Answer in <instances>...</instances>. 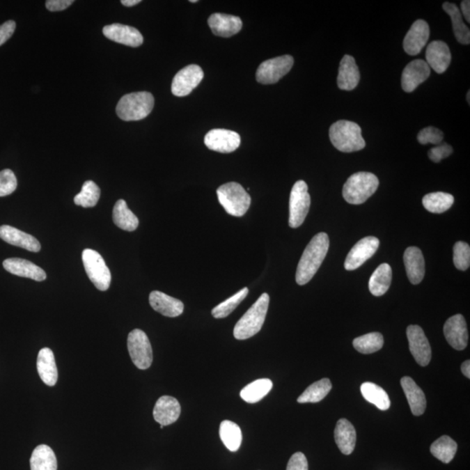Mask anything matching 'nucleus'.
Masks as SVG:
<instances>
[{
    "label": "nucleus",
    "instance_id": "30",
    "mask_svg": "<svg viewBox=\"0 0 470 470\" xmlns=\"http://www.w3.org/2000/svg\"><path fill=\"white\" fill-rule=\"evenodd\" d=\"M392 281V269L389 264L383 263L376 268L369 279L368 288L375 296H382L389 290Z\"/></svg>",
    "mask_w": 470,
    "mask_h": 470
},
{
    "label": "nucleus",
    "instance_id": "45",
    "mask_svg": "<svg viewBox=\"0 0 470 470\" xmlns=\"http://www.w3.org/2000/svg\"><path fill=\"white\" fill-rule=\"evenodd\" d=\"M17 187V178L12 170L5 169L0 172V197L12 194Z\"/></svg>",
    "mask_w": 470,
    "mask_h": 470
},
{
    "label": "nucleus",
    "instance_id": "11",
    "mask_svg": "<svg viewBox=\"0 0 470 470\" xmlns=\"http://www.w3.org/2000/svg\"><path fill=\"white\" fill-rule=\"evenodd\" d=\"M204 78L203 70L197 65H189L181 69L174 76L172 93L177 97L189 95Z\"/></svg>",
    "mask_w": 470,
    "mask_h": 470
},
{
    "label": "nucleus",
    "instance_id": "33",
    "mask_svg": "<svg viewBox=\"0 0 470 470\" xmlns=\"http://www.w3.org/2000/svg\"><path fill=\"white\" fill-rule=\"evenodd\" d=\"M442 7L451 17L456 40L462 45H469L470 43L469 28L463 23L462 13H460L458 6L455 3L445 2Z\"/></svg>",
    "mask_w": 470,
    "mask_h": 470
},
{
    "label": "nucleus",
    "instance_id": "34",
    "mask_svg": "<svg viewBox=\"0 0 470 470\" xmlns=\"http://www.w3.org/2000/svg\"><path fill=\"white\" fill-rule=\"evenodd\" d=\"M219 437L226 448L236 452L242 445V432L240 428L231 421H223L219 426Z\"/></svg>",
    "mask_w": 470,
    "mask_h": 470
},
{
    "label": "nucleus",
    "instance_id": "28",
    "mask_svg": "<svg viewBox=\"0 0 470 470\" xmlns=\"http://www.w3.org/2000/svg\"><path fill=\"white\" fill-rule=\"evenodd\" d=\"M400 385H402L403 391L405 393L414 416H421L427 407L426 397H425L423 390L409 376H405L400 379Z\"/></svg>",
    "mask_w": 470,
    "mask_h": 470
},
{
    "label": "nucleus",
    "instance_id": "27",
    "mask_svg": "<svg viewBox=\"0 0 470 470\" xmlns=\"http://www.w3.org/2000/svg\"><path fill=\"white\" fill-rule=\"evenodd\" d=\"M37 368L42 381L47 386H54L58 381V368L54 352L44 347L38 354Z\"/></svg>",
    "mask_w": 470,
    "mask_h": 470
},
{
    "label": "nucleus",
    "instance_id": "9",
    "mask_svg": "<svg viewBox=\"0 0 470 470\" xmlns=\"http://www.w3.org/2000/svg\"><path fill=\"white\" fill-rule=\"evenodd\" d=\"M127 348L134 364L139 369L145 370L151 367L152 350L148 336L141 329L132 330L128 334Z\"/></svg>",
    "mask_w": 470,
    "mask_h": 470
},
{
    "label": "nucleus",
    "instance_id": "50",
    "mask_svg": "<svg viewBox=\"0 0 470 470\" xmlns=\"http://www.w3.org/2000/svg\"><path fill=\"white\" fill-rule=\"evenodd\" d=\"M462 10L463 16H464L468 23L470 22V1L469 0H464L461 3Z\"/></svg>",
    "mask_w": 470,
    "mask_h": 470
},
{
    "label": "nucleus",
    "instance_id": "44",
    "mask_svg": "<svg viewBox=\"0 0 470 470\" xmlns=\"http://www.w3.org/2000/svg\"><path fill=\"white\" fill-rule=\"evenodd\" d=\"M444 134L440 129L428 127L423 129L417 136V141L421 145H440L444 141Z\"/></svg>",
    "mask_w": 470,
    "mask_h": 470
},
{
    "label": "nucleus",
    "instance_id": "41",
    "mask_svg": "<svg viewBox=\"0 0 470 470\" xmlns=\"http://www.w3.org/2000/svg\"><path fill=\"white\" fill-rule=\"evenodd\" d=\"M100 189L93 180H87L84 183L80 193L75 197V203L83 207H93L99 201Z\"/></svg>",
    "mask_w": 470,
    "mask_h": 470
},
{
    "label": "nucleus",
    "instance_id": "12",
    "mask_svg": "<svg viewBox=\"0 0 470 470\" xmlns=\"http://www.w3.org/2000/svg\"><path fill=\"white\" fill-rule=\"evenodd\" d=\"M379 245V240L374 236L365 237L359 240L347 254L344 263L345 269L347 271L357 269L374 256Z\"/></svg>",
    "mask_w": 470,
    "mask_h": 470
},
{
    "label": "nucleus",
    "instance_id": "20",
    "mask_svg": "<svg viewBox=\"0 0 470 470\" xmlns=\"http://www.w3.org/2000/svg\"><path fill=\"white\" fill-rule=\"evenodd\" d=\"M181 413L180 402L176 398L164 395L157 400L153 409V418L160 425L169 426L179 419Z\"/></svg>",
    "mask_w": 470,
    "mask_h": 470
},
{
    "label": "nucleus",
    "instance_id": "4",
    "mask_svg": "<svg viewBox=\"0 0 470 470\" xmlns=\"http://www.w3.org/2000/svg\"><path fill=\"white\" fill-rule=\"evenodd\" d=\"M155 106V97L148 92L125 94L117 104L118 116L124 121L141 120L148 116Z\"/></svg>",
    "mask_w": 470,
    "mask_h": 470
},
{
    "label": "nucleus",
    "instance_id": "47",
    "mask_svg": "<svg viewBox=\"0 0 470 470\" xmlns=\"http://www.w3.org/2000/svg\"><path fill=\"white\" fill-rule=\"evenodd\" d=\"M285 470H308V460L301 452L295 453L289 459Z\"/></svg>",
    "mask_w": 470,
    "mask_h": 470
},
{
    "label": "nucleus",
    "instance_id": "32",
    "mask_svg": "<svg viewBox=\"0 0 470 470\" xmlns=\"http://www.w3.org/2000/svg\"><path fill=\"white\" fill-rule=\"evenodd\" d=\"M113 219L114 224L125 231H134L139 226L137 216L128 208L124 200H118L114 205Z\"/></svg>",
    "mask_w": 470,
    "mask_h": 470
},
{
    "label": "nucleus",
    "instance_id": "17",
    "mask_svg": "<svg viewBox=\"0 0 470 470\" xmlns=\"http://www.w3.org/2000/svg\"><path fill=\"white\" fill-rule=\"evenodd\" d=\"M430 75V68L423 59L411 61L403 70L402 87L404 92L412 93Z\"/></svg>",
    "mask_w": 470,
    "mask_h": 470
},
{
    "label": "nucleus",
    "instance_id": "13",
    "mask_svg": "<svg viewBox=\"0 0 470 470\" xmlns=\"http://www.w3.org/2000/svg\"><path fill=\"white\" fill-rule=\"evenodd\" d=\"M409 350L418 364L426 367L431 361L432 352L430 343L420 326L410 325L407 329Z\"/></svg>",
    "mask_w": 470,
    "mask_h": 470
},
{
    "label": "nucleus",
    "instance_id": "6",
    "mask_svg": "<svg viewBox=\"0 0 470 470\" xmlns=\"http://www.w3.org/2000/svg\"><path fill=\"white\" fill-rule=\"evenodd\" d=\"M219 204L226 212L235 217L245 215L251 205V197L244 189L242 185L229 182L219 187L217 189Z\"/></svg>",
    "mask_w": 470,
    "mask_h": 470
},
{
    "label": "nucleus",
    "instance_id": "26",
    "mask_svg": "<svg viewBox=\"0 0 470 470\" xmlns=\"http://www.w3.org/2000/svg\"><path fill=\"white\" fill-rule=\"evenodd\" d=\"M361 75L355 59L350 55H345L340 63L337 77L338 87L340 90L352 91L360 82Z\"/></svg>",
    "mask_w": 470,
    "mask_h": 470
},
{
    "label": "nucleus",
    "instance_id": "38",
    "mask_svg": "<svg viewBox=\"0 0 470 470\" xmlns=\"http://www.w3.org/2000/svg\"><path fill=\"white\" fill-rule=\"evenodd\" d=\"M331 389H332V383H331L329 379L324 378L320 379V381L310 385L299 396L297 402L299 403L319 402L329 395Z\"/></svg>",
    "mask_w": 470,
    "mask_h": 470
},
{
    "label": "nucleus",
    "instance_id": "35",
    "mask_svg": "<svg viewBox=\"0 0 470 470\" xmlns=\"http://www.w3.org/2000/svg\"><path fill=\"white\" fill-rule=\"evenodd\" d=\"M273 388V382L269 379H256L246 385L242 391L240 397L247 403H256L263 400Z\"/></svg>",
    "mask_w": 470,
    "mask_h": 470
},
{
    "label": "nucleus",
    "instance_id": "5",
    "mask_svg": "<svg viewBox=\"0 0 470 470\" xmlns=\"http://www.w3.org/2000/svg\"><path fill=\"white\" fill-rule=\"evenodd\" d=\"M379 187L378 178L374 173L359 172L348 178L344 184V200L352 205H361L371 197Z\"/></svg>",
    "mask_w": 470,
    "mask_h": 470
},
{
    "label": "nucleus",
    "instance_id": "22",
    "mask_svg": "<svg viewBox=\"0 0 470 470\" xmlns=\"http://www.w3.org/2000/svg\"><path fill=\"white\" fill-rule=\"evenodd\" d=\"M426 59L428 66L439 75L446 72L451 62V52L448 45L440 40L431 42L427 47Z\"/></svg>",
    "mask_w": 470,
    "mask_h": 470
},
{
    "label": "nucleus",
    "instance_id": "39",
    "mask_svg": "<svg viewBox=\"0 0 470 470\" xmlns=\"http://www.w3.org/2000/svg\"><path fill=\"white\" fill-rule=\"evenodd\" d=\"M457 451V444L448 435H444L431 445L430 452L435 458L444 463H449Z\"/></svg>",
    "mask_w": 470,
    "mask_h": 470
},
{
    "label": "nucleus",
    "instance_id": "43",
    "mask_svg": "<svg viewBox=\"0 0 470 470\" xmlns=\"http://www.w3.org/2000/svg\"><path fill=\"white\" fill-rule=\"evenodd\" d=\"M454 264L459 270L468 269L470 266V247L468 243L458 242L455 244Z\"/></svg>",
    "mask_w": 470,
    "mask_h": 470
},
{
    "label": "nucleus",
    "instance_id": "49",
    "mask_svg": "<svg viewBox=\"0 0 470 470\" xmlns=\"http://www.w3.org/2000/svg\"><path fill=\"white\" fill-rule=\"evenodd\" d=\"M73 3L72 0H47L45 6L51 12H59L65 10Z\"/></svg>",
    "mask_w": 470,
    "mask_h": 470
},
{
    "label": "nucleus",
    "instance_id": "52",
    "mask_svg": "<svg viewBox=\"0 0 470 470\" xmlns=\"http://www.w3.org/2000/svg\"><path fill=\"white\" fill-rule=\"evenodd\" d=\"M141 0H122V5L127 7L134 6L141 3Z\"/></svg>",
    "mask_w": 470,
    "mask_h": 470
},
{
    "label": "nucleus",
    "instance_id": "29",
    "mask_svg": "<svg viewBox=\"0 0 470 470\" xmlns=\"http://www.w3.org/2000/svg\"><path fill=\"white\" fill-rule=\"evenodd\" d=\"M334 440L338 448L344 455H351L357 444V431L347 419L338 421L334 430Z\"/></svg>",
    "mask_w": 470,
    "mask_h": 470
},
{
    "label": "nucleus",
    "instance_id": "48",
    "mask_svg": "<svg viewBox=\"0 0 470 470\" xmlns=\"http://www.w3.org/2000/svg\"><path fill=\"white\" fill-rule=\"evenodd\" d=\"M16 29V23L13 20L6 21L0 26V45L5 44L13 36Z\"/></svg>",
    "mask_w": 470,
    "mask_h": 470
},
{
    "label": "nucleus",
    "instance_id": "7",
    "mask_svg": "<svg viewBox=\"0 0 470 470\" xmlns=\"http://www.w3.org/2000/svg\"><path fill=\"white\" fill-rule=\"evenodd\" d=\"M311 198L304 180H299L292 187L289 200V226L297 228L304 222L308 214Z\"/></svg>",
    "mask_w": 470,
    "mask_h": 470
},
{
    "label": "nucleus",
    "instance_id": "25",
    "mask_svg": "<svg viewBox=\"0 0 470 470\" xmlns=\"http://www.w3.org/2000/svg\"><path fill=\"white\" fill-rule=\"evenodd\" d=\"M149 302L156 312L164 316L177 317L184 311L182 301L160 291H152L149 295Z\"/></svg>",
    "mask_w": 470,
    "mask_h": 470
},
{
    "label": "nucleus",
    "instance_id": "18",
    "mask_svg": "<svg viewBox=\"0 0 470 470\" xmlns=\"http://www.w3.org/2000/svg\"><path fill=\"white\" fill-rule=\"evenodd\" d=\"M103 34L108 40L131 47H138L144 41L139 30L125 24H113L106 26L103 28Z\"/></svg>",
    "mask_w": 470,
    "mask_h": 470
},
{
    "label": "nucleus",
    "instance_id": "37",
    "mask_svg": "<svg viewBox=\"0 0 470 470\" xmlns=\"http://www.w3.org/2000/svg\"><path fill=\"white\" fill-rule=\"evenodd\" d=\"M361 392L368 402L374 404L379 410H388L390 400L388 393L381 386L373 382H364L361 386Z\"/></svg>",
    "mask_w": 470,
    "mask_h": 470
},
{
    "label": "nucleus",
    "instance_id": "36",
    "mask_svg": "<svg viewBox=\"0 0 470 470\" xmlns=\"http://www.w3.org/2000/svg\"><path fill=\"white\" fill-rule=\"evenodd\" d=\"M455 198L452 194L444 193V191H435V193L425 195L423 198V204L425 209L433 214H442L448 211L454 204Z\"/></svg>",
    "mask_w": 470,
    "mask_h": 470
},
{
    "label": "nucleus",
    "instance_id": "24",
    "mask_svg": "<svg viewBox=\"0 0 470 470\" xmlns=\"http://www.w3.org/2000/svg\"><path fill=\"white\" fill-rule=\"evenodd\" d=\"M403 260L411 283H421L425 275V260L420 249L416 246L407 247L404 253Z\"/></svg>",
    "mask_w": 470,
    "mask_h": 470
},
{
    "label": "nucleus",
    "instance_id": "31",
    "mask_svg": "<svg viewBox=\"0 0 470 470\" xmlns=\"http://www.w3.org/2000/svg\"><path fill=\"white\" fill-rule=\"evenodd\" d=\"M31 470H57V458L47 445L35 448L30 459Z\"/></svg>",
    "mask_w": 470,
    "mask_h": 470
},
{
    "label": "nucleus",
    "instance_id": "40",
    "mask_svg": "<svg viewBox=\"0 0 470 470\" xmlns=\"http://www.w3.org/2000/svg\"><path fill=\"white\" fill-rule=\"evenodd\" d=\"M383 344H384V339H383L382 334L378 332L364 334V336L355 338L353 341L355 350L365 354L375 353L382 350Z\"/></svg>",
    "mask_w": 470,
    "mask_h": 470
},
{
    "label": "nucleus",
    "instance_id": "54",
    "mask_svg": "<svg viewBox=\"0 0 470 470\" xmlns=\"http://www.w3.org/2000/svg\"><path fill=\"white\" fill-rule=\"evenodd\" d=\"M190 2L191 3H197L198 1H197V0H191Z\"/></svg>",
    "mask_w": 470,
    "mask_h": 470
},
{
    "label": "nucleus",
    "instance_id": "46",
    "mask_svg": "<svg viewBox=\"0 0 470 470\" xmlns=\"http://www.w3.org/2000/svg\"><path fill=\"white\" fill-rule=\"evenodd\" d=\"M453 153V148L451 146L447 143H441L440 145L435 146L428 152V158L434 163H439L441 160L448 158Z\"/></svg>",
    "mask_w": 470,
    "mask_h": 470
},
{
    "label": "nucleus",
    "instance_id": "21",
    "mask_svg": "<svg viewBox=\"0 0 470 470\" xmlns=\"http://www.w3.org/2000/svg\"><path fill=\"white\" fill-rule=\"evenodd\" d=\"M3 267L7 272L17 276L29 278L36 281H43L47 279V274L41 267L19 258H10L3 260Z\"/></svg>",
    "mask_w": 470,
    "mask_h": 470
},
{
    "label": "nucleus",
    "instance_id": "14",
    "mask_svg": "<svg viewBox=\"0 0 470 470\" xmlns=\"http://www.w3.org/2000/svg\"><path fill=\"white\" fill-rule=\"evenodd\" d=\"M204 142L212 151L229 153L239 148L240 136L238 132L226 129H212L205 136Z\"/></svg>",
    "mask_w": 470,
    "mask_h": 470
},
{
    "label": "nucleus",
    "instance_id": "10",
    "mask_svg": "<svg viewBox=\"0 0 470 470\" xmlns=\"http://www.w3.org/2000/svg\"><path fill=\"white\" fill-rule=\"evenodd\" d=\"M294 65V58L291 55L267 59L261 63L256 72L257 81L263 85L277 83L287 75Z\"/></svg>",
    "mask_w": 470,
    "mask_h": 470
},
{
    "label": "nucleus",
    "instance_id": "51",
    "mask_svg": "<svg viewBox=\"0 0 470 470\" xmlns=\"http://www.w3.org/2000/svg\"><path fill=\"white\" fill-rule=\"evenodd\" d=\"M462 372L467 378H470V362L469 360L463 362L462 364Z\"/></svg>",
    "mask_w": 470,
    "mask_h": 470
},
{
    "label": "nucleus",
    "instance_id": "16",
    "mask_svg": "<svg viewBox=\"0 0 470 470\" xmlns=\"http://www.w3.org/2000/svg\"><path fill=\"white\" fill-rule=\"evenodd\" d=\"M430 26L426 21L418 19L412 24L403 40V49L407 54L416 56L423 50L430 38Z\"/></svg>",
    "mask_w": 470,
    "mask_h": 470
},
{
    "label": "nucleus",
    "instance_id": "23",
    "mask_svg": "<svg viewBox=\"0 0 470 470\" xmlns=\"http://www.w3.org/2000/svg\"><path fill=\"white\" fill-rule=\"evenodd\" d=\"M0 238L10 245L31 252H40L41 249L40 242L35 237L8 225L0 226Z\"/></svg>",
    "mask_w": 470,
    "mask_h": 470
},
{
    "label": "nucleus",
    "instance_id": "15",
    "mask_svg": "<svg viewBox=\"0 0 470 470\" xmlns=\"http://www.w3.org/2000/svg\"><path fill=\"white\" fill-rule=\"evenodd\" d=\"M444 336L453 348L456 350H465L468 345L469 334L467 323L462 315L451 317L444 324Z\"/></svg>",
    "mask_w": 470,
    "mask_h": 470
},
{
    "label": "nucleus",
    "instance_id": "3",
    "mask_svg": "<svg viewBox=\"0 0 470 470\" xmlns=\"http://www.w3.org/2000/svg\"><path fill=\"white\" fill-rule=\"evenodd\" d=\"M329 138L334 148L343 152L360 151L366 146L360 125L352 121L334 123L329 129Z\"/></svg>",
    "mask_w": 470,
    "mask_h": 470
},
{
    "label": "nucleus",
    "instance_id": "1",
    "mask_svg": "<svg viewBox=\"0 0 470 470\" xmlns=\"http://www.w3.org/2000/svg\"><path fill=\"white\" fill-rule=\"evenodd\" d=\"M329 249V238L325 233H317L306 246L299 261L295 280L299 285L308 283L325 259Z\"/></svg>",
    "mask_w": 470,
    "mask_h": 470
},
{
    "label": "nucleus",
    "instance_id": "42",
    "mask_svg": "<svg viewBox=\"0 0 470 470\" xmlns=\"http://www.w3.org/2000/svg\"><path fill=\"white\" fill-rule=\"evenodd\" d=\"M249 288H242V290L233 295L232 297L226 299L225 301L219 303L218 306H216L212 310V315L216 319L226 318L240 304V302H242L243 299L249 295Z\"/></svg>",
    "mask_w": 470,
    "mask_h": 470
},
{
    "label": "nucleus",
    "instance_id": "19",
    "mask_svg": "<svg viewBox=\"0 0 470 470\" xmlns=\"http://www.w3.org/2000/svg\"><path fill=\"white\" fill-rule=\"evenodd\" d=\"M209 27L216 36L229 38L239 33L242 21L239 17L229 14L214 13L208 19Z\"/></svg>",
    "mask_w": 470,
    "mask_h": 470
},
{
    "label": "nucleus",
    "instance_id": "8",
    "mask_svg": "<svg viewBox=\"0 0 470 470\" xmlns=\"http://www.w3.org/2000/svg\"><path fill=\"white\" fill-rule=\"evenodd\" d=\"M84 267L90 281L100 291L110 288L111 275L103 257L93 249H85L82 253Z\"/></svg>",
    "mask_w": 470,
    "mask_h": 470
},
{
    "label": "nucleus",
    "instance_id": "53",
    "mask_svg": "<svg viewBox=\"0 0 470 470\" xmlns=\"http://www.w3.org/2000/svg\"><path fill=\"white\" fill-rule=\"evenodd\" d=\"M469 96H470V93H469V91L468 94H467V100H468L469 104H470Z\"/></svg>",
    "mask_w": 470,
    "mask_h": 470
},
{
    "label": "nucleus",
    "instance_id": "2",
    "mask_svg": "<svg viewBox=\"0 0 470 470\" xmlns=\"http://www.w3.org/2000/svg\"><path fill=\"white\" fill-rule=\"evenodd\" d=\"M269 301V295L264 292L247 310L233 329V336L235 339L240 340L249 339L260 332L266 319Z\"/></svg>",
    "mask_w": 470,
    "mask_h": 470
}]
</instances>
